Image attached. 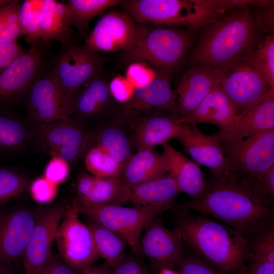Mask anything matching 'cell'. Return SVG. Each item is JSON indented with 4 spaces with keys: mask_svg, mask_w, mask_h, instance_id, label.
Here are the masks:
<instances>
[{
    "mask_svg": "<svg viewBox=\"0 0 274 274\" xmlns=\"http://www.w3.org/2000/svg\"><path fill=\"white\" fill-rule=\"evenodd\" d=\"M181 207L209 215L236 230L250 240L274 227L272 205L248 188L232 182L214 178L204 192Z\"/></svg>",
    "mask_w": 274,
    "mask_h": 274,
    "instance_id": "6da1fadb",
    "label": "cell"
},
{
    "mask_svg": "<svg viewBox=\"0 0 274 274\" xmlns=\"http://www.w3.org/2000/svg\"><path fill=\"white\" fill-rule=\"evenodd\" d=\"M176 228L184 242L209 263L225 273L236 274L250 252L249 240L232 227L206 215L195 216L181 207Z\"/></svg>",
    "mask_w": 274,
    "mask_h": 274,
    "instance_id": "7a4b0ae2",
    "label": "cell"
},
{
    "mask_svg": "<svg viewBox=\"0 0 274 274\" xmlns=\"http://www.w3.org/2000/svg\"><path fill=\"white\" fill-rule=\"evenodd\" d=\"M208 25L190 56L193 64L220 68L253 50L258 24L246 6Z\"/></svg>",
    "mask_w": 274,
    "mask_h": 274,
    "instance_id": "3957f363",
    "label": "cell"
},
{
    "mask_svg": "<svg viewBox=\"0 0 274 274\" xmlns=\"http://www.w3.org/2000/svg\"><path fill=\"white\" fill-rule=\"evenodd\" d=\"M192 42L188 31L139 24L133 43L125 53L130 61L150 64L166 73L182 62Z\"/></svg>",
    "mask_w": 274,
    "mask_h": 274,
    "instance_id": "277c9868",
    "label": "cell"
},
{
    "mask_svg": "<svg viewBox=\"0 0 274 274\" xmlns=\"http://www.w3.org/2000/svg\"><path fill=\"white\" fill-rule=\"evenodd\" d=\"M123 3L126 14L142 24L196 29L210 23L216 15L208 0H131Z\"/></svg>",
    "mask_w": 274,
    "mask_h": 274,
    "instance_id": "5b68a950",
    "label": "cell"
},
{
    "mask_svg": "<svg viewBox=\"0 0 274 274\" xmlns=\"http://www.w3.org/2000/svg\"><path fill=\"white\" fill-rule=\"evenodd\" d=\"M80 214L113 231L128 245L133 253L140 256L142 235L148 224L158 215L169 209L160 206L90 205L73 200Z\"/></svg>",
    "mask_w": 274,
    "mask_h": 274,
    "instance_id": "8992f818",
    "label": "cell"
},
{
    "mask_svg": "<svg viewBox=\"0 0 274 274\" xmlns=\"http://www.w3.org/2000/svg\"><path fill=\"white\" fill-rule=\"evenodd\" d=\"M252 51L236 61L219 69V85L241 115L274 91L261 68L254 60Z\"/></svg>",
    "mask_w": 274,
    "mask_h": 274,
    "instance_id": "52a82bcc",
    "label": "cell"
},
{
    "mask_svg": "<svg viewBox=\"0 0 274 274\" xmlns=\"http://www.w3.org/2000/svg\"><path fill=\"white\" fill-rule=\"evenodd\" d=\"M220 143L232 182L248 188L274 165V129L244 140Z\"/></svg>",
    "mask_w": 274,
    "mask_h": 274,
    "instance_id": "ba28073f",
    "label": "cell"
},
{
    "mask_svg": "<svg viewBox=\"0 0 274 274\" xmlns=\"http://www.w3.org/2000/svg\"><path fill=\"white\" fill-rule=\"evenodd\" d=\"M75 202L67 207L55 232L61 260L74 271L83 272L100 258L93 237L87 225L79 218Z\"/></svg>",
    "mask_w": 274,
    "mask_h": 274,
    "instance_id": "9c48e42d",
    "label": "cell"
},
{
    "mask_svg": "<svg viewBox=\"0 0 274 274\" xmlns=\"http://www.w3.org/2000/svg\"><path fill=\"white\" fill-rule=\"evenodd\" d=\"M32 138L41 151L69 164L83 153L87 133L79 121L72 119L50 123L31 122Z\"/></svg>",
    "mask_w": 274,
    "mask_h": 274,
    "instance_id": "30bf717a",
    "label": "cell"
},
{
    "mask_svg": "<svg viewBox=\"0 0 274 274\" xmlns=\"http://www.w3.org/2000/svg\"><path fill=\"white\" fill-rule=\"evenodd\" d=\"M102 62L97 53L84 45H71L59 56L52 71L71 109L73 99L85 84L100 74Z\"/></svg>",
    "mask_w": 274,
    "mask_h": 274,
    "instance_id": "8fae6325",
    "label": "cell"
},
{
    "mask_svg": "<svg viewBox=\"0 0 274 274\" xmlns=\"http://www.w3.org/2000/svg\"><path fill=\"white\" fill-rule=\"evenodd\" d=\"M184 241L176 227L167 228L158 216L145 228L139 246L140 255L147 258L153 270L178 266L185 255Z\"/></svg>",
    "mask_w": 274,
    "mask_h": 274,
    "instance_id": "7c38bea8",
    "label": "cell"
},
{
    "mask_svg": "<svg viewBox=\"0 0 274 274\" xmlns=\"http://www.w3.org/2000/svg\"><path fill=\"white\" fill-rule=\"evenodd\" d=\"M25 94L31 122L50 123L70 119L71 109L52 71L40 73Z\"/></svg>",
    "mask_w": 274,
    "mask_h": 274,
    "instance_id": "4fadbf2b",
    "label": "cell"
},
{
    "mask_svg": "<svg viewBox=\"0 0 274 274\" xmlns=\"http://www.w3.org/2000/svg\"><path fill=\"white\" fill-rule=\"evenodd\" d=\"M176 139L194 160L211 170L214 179L231 182L230 168L224 150L215 135L204 134L197 125L180 123Z\"/></svg>",
    "mask_w": 274,
    "mask_h": 274,
    "instance_id": "5bb4252c",
    "label": "cell"
},
{
    "mask_svg": "<svg viewBox=\"0 0 274 274\" xmlns=\"http://www.w3.org/2000/svg\"><path fill=\"white\" fill-rule=\"evenodd\" d=\"M36 216L23 209L0 213V264L11 267L23 258Z\"/></svg>",
    "mask_w": 274,
    "mask_h": 274,
    "instance_id": "9a60e30c",
    "label": "cell"
},
{
    "mask_svg": "<svg viewBox=\"0 0 274 274\" xmlns=\"http://www.w3.org/2000/svg\"><path fill=\"white\" fill-rule=\"evenodd\" d=\"M66 208L58 204L36 216L35 225L23 256L24 274H37L51 257L56 230Z\"/></svg>",
    "mask_w": 274,
    "mask_h": 274,
    "instance_id": "2e32d148",
    "label": "cell"
},
{
    "mask_svg": "<svg viewBox=\"0 0 274 274\" xmlns=\"http://www.w3.org/2000/svg\"><path fill=\"white\" fill-rule=\"evenodd\" d=\"M136 24L127 14L110 12L95 24L84 45L92 52L126 51L134 40Z\"/></svg>",
    "mask_w": 274,
    "mask_h": 274,
    "instance_id": "e0dca14e",
    "label": "cell"
},
{
    "mask_svg": "<svg viewBox=\"0 0 274 274\" xmlns=\"http://www.w3.org/2000/svg\"><path fill=\"white\" fill-rule=\"evenodd\" d=\"M220 82L218 68L193 64L181 76L175 95L176 117L183 118L194 111Z\"/></svg>",
    "mask_w": 274,
    "mask_h": 274,
    "instance_id": "ac0fdd59",
    "label": "cell"
},
{
    "mask_svg": "<svg viewBox=\"0 0 274 274\" xmlns=\"http://www.w3.org/2000/svg\"><path fill=\"white\" fill-rule=\"evenodd\" d=\"M43 52L31 47L0 70V101L25 93L39 75Z\"/></svg>",
    "mask_w": 274,
    "mask_h": 274,
    "instance_id": "d6986e66",
    "label": "cell"
},
{
    "mask_svg": "<svg viewBox=\"0 0 274 274\" xmlns=\"http://www.w3.org/2000/svg\"><path fill=\"white\" fill-rule=\"evenodd\" d=\"M77 196L82 203L90 205H123L129 202V186L121 178H102L83 173L76 182Z\"/></svg>",
    "mask_w": 274,
    "mask_h": 274,
    "instance_id": "ffe728a7",
    "label": "cell"
},
{
    "mask_svg": "<svg viewBox=\"0 0 274 274\" xmlns=\"http://www.w3.org/2000/svg\"><path fill=\"white\" fill-rule=\"evenodd\" d=\"M125 104V112L129 115L157 109L170 112L176 117L175 93L164 73L158 74L147 85L135 88L133 97Z\"/></svg>",
    "mask_w": 274,
    "mask_h": 274,
    "instance_id": "44dd1931",
    "label": "cell"
},
{
    "mask_svg": "<svg viewBox=\"0 0 274 274\" xmlns=\"http://www.w3.org/2000/svg\"><path fill=\"white\" fill-rule=\"evenodd\" d=\"M274 129V91L240 115L228 130L215 135L220 142L244 140Z\"/></svg>",
    "mask_w": 274,
    "mask_h": 274,
    "instance_id": "7402d4cb",
    "label": "cell"
},
{
    "mask_svg": "<svg viewBox=\"0 0 274 274\" xmlns=\"http://www.w3.org/2000/svg\"><path fill=\"white\" fill-rule=\"evenodd\" d=\"M238 116L219 85L216 86L198 107L187 116L178 119L181 123L197 125L210 123L217 126L220 131L230 129Z\"/></svg>",
    "mask_w": 274,
    "mask_h": 274,
    "instance_id": "603a6c76",
    "label": "cell"
},
{
    "mask_svg": "<svg viewBox=\"0 0 274 274\" xmlns=\"http://www.w3.org/2000/svg\"><path fill=\"white\" fill-rule=\"evenodd\" d=\"M162 146L163 153L168 162V174L175 180L179 191L188 194L192 199L199 197L206 188L207 180L198 164L168 143Z\"/></svg>",
    "mask_w": 274,
    "mask_h": 274,
    "instance_id": "cb8c5ba5",
    "label": "cell"
},
{
    "mask_svg": "<svg viewBox=\"0 0 274 274\" xmlns=\"http://www.w3.org/2000/svg\"><path fill=\"white\" fill-rule=\"evenodd\" d=\"M169 173L168 160L163 153L152 148L139 149L125 163L121 175L122 182L131 186L163 177Z\"/></svg>",
    "mask_w": 274,
    "mask_h": 274,
    "instance_id": "d4e9b609",
    "label": "cell"
},
{
    "mask_svg": "<svg viewBox=\"0 0 274 274\" xmlns=\"http://www.w3.org/2000/svg\"><path fill=\"white\" fill-rule=\"evenodd\" d=\"M111 95L109 84L100 75H97L85 84L74 97L70 119L75 120L94 118L104 111Z\"/></svg>",
    "mask_w": 274,
    "mask_h": 274,
    "instance_id": "484cf974",
    "label": "cell"
},
{
    "mask_svg": "<svg viewBox=\"0 0 274 274\" xmlns=\"http://www.w3.org/2000/svg\"><path fill=\"white\" fill-rule=\"evenodd\" d=\"M40 18L41 39L68 45L72 23L66 4L55 0H42Z\"/></svg>",
    "mask_w": 274,
    "mask_h": 274,
    "instance_id": "4316f807",
    "label": "cell"
},
{
    "mask_svg": "<svg viewBox=\"0 0 274 274\" xmlns=\"http://www.w3.org/2000/svg\"><path fill=\"white\" fill-rule=\"evenodd\" d=\"M179 191L168 174L166 176L129 186V202L136 206H160L170 209Z\"/></svg>",
    "mask_w": 274,
    "mask_h": 274,
    "instance_id": "83f0119b",
    "label": "cell"
},
{
    "mask_svg": "<svg viewBox=\"0 0 274 274\" xmlns=\"http://www.w3.org/2000/svg\"><path fill=\"white\" fill-rule=\"evenodd\" d=\"M135 137L139 149L163 145L176 138L180 126L175 116L156 115L143 118L138 123Z\"/></svg>",
    "mask_w": 274,
    "mask_h": 274,
    "instance_id": "f1b7e54d",
    "label": "cell"
},
{
    "mask_svg": "<svg viewBox=\"0 0 274 274\" xmlns=\"http://www.w3.org/2000/svg\"><path fill=\"white\" fill-rule=\"evenodd\" d=\"M87 226L100 258L113 269L125 256L126 243L116 233L96 222L91 221Z\"/></svg>",
    "mask_w": 274,
    "mask_h": 274,
    "instance_id": "f546056e",
    "label": "cell"
},
{
    "mask_svg": "<svg viewBox=\"0 0 274 274\" xmlns=\"http://www.w3.org/2000/svg\"><path fill=\"white\" fill-rule=\"evenodd\" d=\"M32 137L29 127L12 116L0 115V150L15 151L22 149Z\"/></svg>",
    "mask_w": 274,
    "mask_h": 274,
    "instance_id": "4dcf8cb0",
    "label": "cell"
},
{
    "mask_svg": "<svg viewBox=\"0 0 274 274\" xmlns=\"http://www.w3.org/2000/svg\"><path fill=\"white\" fill-rule=\"evenodd\" d=\"M122 2L118 0H68L66 4L71 14L72 26L84 31L87 29L92 19Z\"/></svg>",
    "mask_w": 274,
    "mask_h": 274,
    "instance_id": "1f68e13d",
    "label": "cell"
},
{
    "mask_svg": "<svg viewBox=\"0 0 274 274\" xmlns=\"http://www.w3.org/2000/svg\"><path fill=\"white\" fill-rule=\"evenodd\" d=\"M88 171L95 177L102 178H121L124 167L101 147L96 145L89 150L85 158Z\"/></svg>",
    "mask_w": 274,
    "mask_h": 274,
    "instance_id": "d6a6232c",
    "label": "cell"
},
{
    "mask_svg": "<svg viewBox=\"0 0 274 274\" xmlns=\"http://www.w3.org/2000/svg\"><path fill=\"white\" fill-rule=\"evenodd\" d=\"M42 0H25L20 3L18 20L22 35L31 46L41 39L40 8Z\"/></svg>",
    "mask_w": 274,
    "mask_h": 274,
    "instance_id": "836d02e7",
    "label": "cell"
},
{
    "mask_svg": "<svg viewBox=\"0 0 274 274\" xmlns=\"http://www.w3.org/2000/svg\"><path fill=\"white\" fill-rule=\"evenodd\" d=\"M106 150L118 163H125L131 157V147L125 134L120 129L109 127L98 134L97 144Z\"/></svg>",
    "mask_w": 274,
    "mask_h": 274,
    "instance_id": "e575fe53",
    "label": "cell"
},
{
    "mask_svg": "<svg viewBox=\"0 0 274 274\" xmlns=\"http://www.w3.org/2000/svg\"><path fill=\"white\" fill-rule=\"evenodd\" d=\"M28 184L25 176L12 169L0 167V207L21 195Z\"/></svg>",
    "mask_w": 274,
    "mask_h": 274,
    "instance_id": "d590c367",
    "label": "cell"
},
{
    "mask_svg": "<svg viewBox=\"0 0 274 274\" xmlns=\"http://www.w3.org/2000/svg\"><path fill=\"white\" fill-rule=\"evenodd\" d=\"M256 63L264 73L270 86L274 89V36H266L252 52Z\"/></svg>",
    "mask_w": 274,
    "mask_h": 274,
    "instance_id": "8d00e7d4",
    "label": "cell"
},
{
    "mask_svg": "<svg viewBox=\"0 0 274 274\" xmlns=\"http://www.w3.org/2000/svg\"><path fill=\"white\" fill-rule=\"evenodd\" d=\"M249 242L250 252L255 257L274 264V227L257 234Z\"/></svg>",
    "mask_w": 274,
    "mask_h": 274,
    "instance_id": "74e56055",
    "label": "cell"
},
{
    "mask_svg": "<svg viewBox=\"0 0 274 274\" xmlns=\"http://www.w3.org/2000/svg\"><path fill=\"white\" fill-rule=\"evenodd\" d=\"M178 267L181 274H228L217 269L195 252L185 254Z\"/></svg>",
    "mask_w": 274,
    "mask_h": 274,
    "instance_id": "f35d334b",
    "label": "cell"
},
{
    "mask_svg": "<svg viewBox=\"0 0 274 274\" xmlns=\"http://www.w3.org/2000/svg\"><path fill=\"white\" fill-rule=\"evenodd\" d=\"M247 188L266 202L272 205L274 198V165Z\"/></svg>",
    "mask_w": 274,
    "mask_h": 274,
    "instance_id": "ab89813d",
    "label": "cell"
},
{
    "mask_svg": "<svg viewBox=\"0 0 274 274\" xmlns=\"http://www.w3.org/2000/svg\"><path fill=\"white\" fill-rule=\"evenodd\" d=\"M157 75L145 63L133 62L127 69L126 78L136 88L149 84Z\"/></svg>",
    "mask_w": 274,
    "mask_h": 274,
    "instance_id": "60d3db41",
    "label": "cell"
},
{
    "mask_svg": "<svg viewBox=\"0 0 274 274\" xmlns=\"http://www.w3.org/2000/svg\"><path fill=\"white\" fill-rule=\"evenodd\" d=\"M111 96L117 101L127 103L133 97L135 88L125 77L117 76L109 84Z\"/></svg>",
    "mask_w": 274,
    "mask_h": 274,
    "instance_id": "b9f144b4",
    "label": "cell"
},
{
    "mask_svg": "<svg viewBox=\"0 0 274 274\" xmlns=\"http://www.w3.org/2000/svg\"><path fill=\"white\" fill-rule=\"evenodd\" d=\"M56 185L45 177L38 178L31 184V194L37 201L48 202L52 200L56 194Z\"/></svg>",
    "mask_w": 274,
    "mask_h": 274,
    "instance_id": "7bdbcfd3",
    "label": "cell"
},
{
    "mask_svg": "<svg viewBox=\"0 0 274 274\" xmlns=\"http://www.w3.org/2000/svg\"><path fill=\"white\" fill-rule=\"evenodd\" d=\"M139 257L135 254H126L122 261L112 269L111 274H150Z\"/></svg>",
    "mask_w": 274,
    "mask_h": 274,
    "instance_id": "ee69618b",
    "label": "cell"
},
{
    "mask_svg": "<svg viewBox=\"0 0 274 274\" xmlns=\"http://www.w3.org/2000/svg\"><path fill=\"white\" fill-rule=\"evenodd\" d=\"M68 172L67 162L60 158L53 157L46 166L45 177L51 182L57 185L66 179Z\"/></svg>",
    "mask_w": 274,
    "mask_h": 274,
    "instance_id": "f6af8a7d",
    "label": "cell"
},
{
    "mask_svg": "<svg viewBox=\"0 0 274 274\" xmlns=\"http://www.w3.org/2000/svg\"><path fill=\"white\" fill-rule=\"evenodd\" d=\"M247 262L248 264L236 274H274V264L255 257L251 252Z\"/></svg>",
    "mask_w": 274,
    "mask_h": 274,
    "instance_id": "bcb514c9",
    "label": "cell"
},
{
    "mask_svg": "<svg viewBox=\"0 0 274 274\" xmlns=\"http://www.w3.org/2000/svg\"><path fill=\"white\" fill-rule=\"evenodd\" d=\"M24 52L23 48L16 42L0 44V70Z\"/></svg>",
    "mask_w": 274,
    "mask_h": 274,
    "instance_id": "7dc6e473",
    "label": "cell"
},
{
    "mask_svg": "<svg viewBox=\"0 0 274 274\" xmlns=\"http://www.w3.org/2000/svg\"><path fill=\"white\" fill-rule=\"evenodd\" d=\"M37 274H75V273L61 259L51 255L48 262Z\"/></svg>",
    "mask_w": 274,
    "mask_h": 274,
    "instance_id": "c3c4849f",
    "label": "cell"
},
{
    "mask_svg": "<svg viewBox=\"0 0 274 274\" xmlns=\"http://www.w3.org/2000/svg\"><path fill=\"white\" fill-rule=\"evenodd\" d=\"M21 36L23 35L19 23L6 26L0 31V44L15 43Z\"/></svg>",
    "mask_w": 274,
    "mask_h": 274,
    "instance_id": "681fc988",
    "label": "cell"
},
{
    "mask_svg": "<svg viewBox=\"0 0 274 274\" xmlns=\"http://www.w3.org/2000/svg\"><path fill=\"white\" fill-rule=\"evenodd\" d=\"M112 268L105 262L98 265H93L84 270L82 274H111Z\"/></svg>",
    "mask_w": 274,
    "mask_h": 274,
    "instance_id": "f907efd6",
    "label": "cell"
},
{
    "mask_svg": "<svg viewBox=\"0 0 274 274\" xmlns=\"http://www.w3.org/2000/svg\"><path fill=\"white\" fill-rule=\"evenodd\" d=\"M7 2L8 1H0V31L4 27L3 8L4 6Z\"/></svg>",
    "mask_w": 274,
    "mask_h": 274,
    "instance_id": "816d5d0a",
    "label": "cell"
},
{
    "mask_svg": "<svg viewBox=\"0 0 274 274\" xmlns=\"http://www.w3.org/2000/svg\"><path fill=\"white\" fill-rule=\"evenodd\" d=\"M158 274H181L179 271H176L172 268H162L158 272Z\"/></svg>",
    "mask_w": 274,
    "mask_h": 274,
    "instance_id": "f5cc1de1",
    "label": "cell"
},
{
    "mask_svg": "<svg viewBox=\"0 0 274 274\" xmlns=\"http://www.w3.org/2000/svg\"><path fill=\"white\" fill-rule=\"evenodd\" d=\"M0 274H12L10 268L0 264Z\"/></svg>",
    "mask_w": 274,
    "mask_h": 274,
    "instance_id": "db71d44e",
    "label": "cell"
}]
</instances>
